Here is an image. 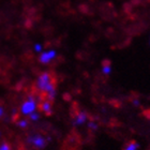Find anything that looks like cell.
<instances>
[{"mask_svg": "<svg viewBox=\"0 0 150 150\" xmlns=\"http://www.w3.org/2000/svg\"><path fill=\"white\" fill-rule=\"evenodd\" d=\"M56 86H57L56 77L52 73L50 72L42 73L38 77V81H37L38 90L40 91V92H42V93H45L50 99H53V100H54V97H55V93H56Z\"/></svg>", "mask_w": 150, "mask_h": 150, "instance_id": "6da1fadb", "label": "cell"}, {"mask_svg": "<svg viewBox=\"0 0 150 150\" xmlns=\"http://www.w3.org/2000/svg\"><path fill=\"white\" fill-rule=\"evenodd\" d=\"M35 107H37V103H35V99H28V100L26 101L25 103L23 104V107H22V112L26 115H30L32 112H35Z\"/></svg>", "mask_w": 150, "mask_h": 150, "instance_id": "7a4b0ae2", "label": "cell"}, {"mask_svg": "<svg viewBox=\"0 0 150 150\" xmlns=\"http://www.w3.org/2000/svg\"><path fill=\"white\" fill-rule=\"evenodd\" d=\"M55 55H56V54H55V52H54V50H50V52H47V53L42 54V55H41V57H40L41 62H43V63L50 62V60L55 57Z\"/></svg>", "mask_w": 150, "mask_h": 150, "instance_id": "3957f363", "label": "cell"}, {"mask_svg": "<svg viewBox=\"0 0 150 150\" xmlns=\"http://www.w3.org/2000/svg\"><path fill=\"white\" fill-rule=\"evenodd\" d=\"M138 147H139V145L136 143L135 141H131L129 142L128 144L125 145V147L123 150H137Z\"/></svg>", "mask_w": 150, "mask_h": 150, "instance_id": "277c9868", "label": "cell"}, {"mask_svg": "<svg viewBox=\"0 0 150 150\" xmlns=\"http://www.w3.org/2000/svg\"><path fill=\"white\" fill-rule=\"evenodd\" d=\"M85 120H86V114L85 112H79L77 115V118H76V123L77 125H81L84 123Z\"/></svg>", "mask_w": 150, "mask_h": 150, "instance_id": "5b68a950", "label": "cell"}, {"mask_svg": "<svg viewBox=\"0 0 150 150\" xmlns=\"http://www.w3.org/2000/svg\"><path fill=\"white\" fill-rule=\"evenodd\" d=\"M110 71H112V68H110V66L103 67V73H105V74H110Z\"/></svg>", "mask_w": 150, "mask_h": 150, "instance_id": "8992f818", "label": "cell"}]
</instances>
